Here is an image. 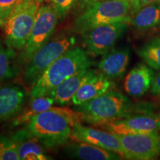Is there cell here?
<instances>
[{
	"label": "cell",
	"instance_id": "6da1fadb",
	"mask_svg": "<svg viewBox=\"0 0 160 160\" xmlns=\"http://www.w3.org/2000/svg\"><path fill=\"white\" fill-rule=\"evenodd\" d=\"M82 121V113L77 110L51 106L36 115L25 128L48 148L65 144L71 139L74 126Z\"/></svg>",
	"mask_w": 160,
	"mask_h": 160
},
{
	"label": "cell",
	"instance_id": "7a4b0ae2",
	"mask_svg": "<svg viewBox=\"0 0 160 160\" xmlns=\"http://www.w3.org/2000/svg\"><path fill=\"white\" fill-rule=\"evenodd\" d=\"M92 64L87 52L80 48H72L53 62L33 84L31 97L48 95L65 79L82 70L89 68Z\"/></svg>",
	"mask_w": 160,
	"mask_h": 160
},
{
	"label": "cell",
	"instance_id": "3957f363",
	"mask_svg": "<svg viewBox=\"0 0 160 160\" xmlns=\"http://www.w3.org/2000/svg\"><path fill=\"white\" fill-rule=\"evenodd\" d=\"M77 107L83 122L98 127L128 117L134 111L128 98L111 90Z\"/></svg>",
	"mask_w": 160,
	"mask_h": 160
},
{
	"label": "cell",
	"instance_id": "277c9868",
	"mask_svg": "<svg viewBox=\"0 0 160 160\" xmlns=\"http://www.w3.org/2000/svg\"><path fill=\"white\" fill-rule=\"evenodd\" d=\"M131 8L128 2L105 0L89 6L76 19L73 30L84 33L99 26L111 23L131 22Z\"/></svg>",
	"mask_w": 160,
	"mask_h": 160
},
{
	"label": "cell",
	"instance_id": "5b68a950",
	"mask_svg": "<svg viewBox=\"0 0 160 160\" xmlns=\"http://www.w3.org/2000/svg\"><path fill=\"white\" fill-rule=\"evenodd\" d=\"M40 3L37 0H18L4 22L5 44L11 49L22 50L27 43Z\"/></svg>",
	"mask_w": 160,
	"mask_h": 160
},
{
	"label": "cell",
	"instance_id": "8992f818",
	"mask_svg": "<svg viewBox=\"0 0 160 160\" xmlns=\"http://www.w3.org/2000/svg\"><path fill=\"white\" fill-rule=\"evenodd\" d=\"M59 17L53 5L40 6L27 43L19 57L20 64L28 65L33 55L49 41Z\"/></svg>",
	"mask_w": 160,
	"mask_h": 160
},
{
	"label": "cell",
	"instance_id": "52a82bcc",
	"mask_svg": "<svg viewBox=\"0 0 160 160\" xmlns=\"http://www.w3.org/2000/svg\"><path fill=\"white\" fill-rule=\"evenodd\" d=\"M75 42V38L68 35H59L48 42L28 63L24 73L25 81L33 85L53 62L72 48Z\"/></svg>",
	"mask_w": 160,
	"mask_h": 160
},
{
	"label": "cell",
	"instance_id": "ba28073f",
	"mask_svg": "<svg viewBox=\"0 0 160 160\" xmlns=\"http://www.w3.org/2000/svg\"><path fill=\"white\" fill-rule=\"evenodd\" d=\"M129 22H120L99 26L82 33L83 43L88 53L104 56L110 51L127 31Z\"/></svg>",
	"mask_w": 160,
	"mask_h": 160
},
{
	"label": "cell",
	"instance_id": "9c48e42d",
	"mask_svg": "<svg viewBox=\"0 0 160 160\" xmlns=\"http://www.w3.org/2000/svg\"><path fill=\"white\" fill-rule=\"evenodd\" d=\"M117 136L124 151L125 159L150 160L159 155V131Z\"/></svg>",
	"mask_w": 160,
	"mask_h": 160
},
{
	"label": "cell",
	"instance_id": "30bf717a",
	"mask_svg": "<svg viewBox=\"0 0 160 160\" xmlns=\"http://www.w3.org/2000/svg\"><path fill=\"white\" fill-rule=\"evenodd\" d=\"M159 115L141 113L129 115L99 127L117 135H131L147 133L159 131Z\"/></svg>",
	"mask_w": 160,
	"mask_h": 160
},
{
	"label": "cell",
	"instance_id": "8fae6325",
	"mask_svg": "<svg viewBox=\"0 0 160 160\" xmlns=\"http://www.w3.org/2000/svg\"><path fill=\"white\" fill-rule=\"evenodd\" d=\"M71 139L85 142L108 151L115 152L125 159L124 151L118 136L105 130H99L84 126L81 123L73 128Z\"/></svg>",
	"mask_w": 160,
	"mask_h": 160
},
{
	"label": "cell",
	"instance_id": "7c38bea8",
	"mask_svg": "<svg viewBox=\"0 0 160 160\" xmlns=\"http://www.w3.org/2000/svg\"><path fill=\"white\" fill-rule=\"evenodd\" d=\"M99 72L93 69L82 70L68 78L48 93L54 99L55 102L64 105L72 102V99L81 86L94 77Z\"/></svg>",
	"mask_w": 160,
	"mask_h": 160
},
{
	"label": "cell",
	"instance_id": "4fadbf2b",
	"mask_svg": "<svg viewBox=\"0 0 160 160\" xmlns=\"http://www.w3.org/2000/svg\"><path fill=\"white\" fill-rule=\"evenodd\" d=\"M12 138L17 144L20 160L51 159L46 153L45 145L25 127L16 132Z\"/></svg>",
	"mask_w": 160,
	"mask_h": 160
},
{
	"label": "cell",
	"instance_id": "5bb4252c",
	"mask_svg": "<svg viewBox=\"0 0 160 160\" xmlns=\"http://www.w3.org/2000/svg\"><path fill=\"white\" fill-rule=\"evenodd\" d=\"M155 73L147 64L139 63L125 77V91L133 97H140L151 90Z\"/></svg>",
	"mask_w": 160,
	"mask_h": 160
},
{
	"label": "cell",
	"instance_id": "9a60e30c",
	"mask_svg": "<svg viewBox=\"0 0 160 160\" xmlns=\"http://www.w3.org/2000/svg\"><path fill=\"white\" fill-rule=\"evenodd\" d=\"M131 59L129 48L111 50L104 55L98 64V68L110 79H119L125 73Z\"/></svg>",
	"mask_w": 160,
	"mask_h": 160
},
{
	"label": "cell",
	"instance_id": "2e32d148",
	"mask_svg": "<svg viewBox=\"0 0 160 160\" xmlns=\"http://www.w3.org/2000/svg\"><path fill=\"white\" fill-rule=\"evenodd\" d=\"M113 82L99 72L94 77L81 86L72 99V103L76 106L82 105L86 102L94 99L113 88Z\"/></svg>",
	"mask_w": 160,
	"mask_h": 160
},
{
	"label": "cell",
	"instance_id": "e0dca14e",
	"mask_svg": "<svg viewBox=\"0 0 160 160\" xmlns=\"http://www.w3.org/2000/svg\"><path fill=\"white\" fill-rule=\"evenodd\" d=\"M25 92L17 86L0 88V122L17 116L22 111Z\"/></svg>",
	"mask_w": 160,
	"mask_h": 160
},
{
	"label": "cell",
	"instance_id": "ac0fdd59",
	"mask_svg": "<svg viewBox=\"0 0 160 160\" xmlns=\"http://www.w3.org/2000/svg\"><path fill=\"white\" fill-rule=\"evenodd\" d=\"M68 151L72 157L84 160H117L123 159L115 152L108 151L102 148L85 142L75 141L70 144Z\"/></svg>",
	"mask_w": 160,
	"mask_h": 160
},
{
	"label": "cell",
	"instance_id": "d6986e66",
	"mask_svg": "<svg viewBox=\"0 0 160 160\" xmlns=\"http://www.w3.org/2000/svg\"><path fill=\"white\" fill-rule=\"evenodd\" d=\"M131 23L138 31H149L160 26V3L154 2L142 8L132 16Z\"/></svg>",
	"mask_w": 160,
	"mask_h": 160
},
{
	"label": "cell",
	"instance_id": "ffe728a7",
	"mask_svg": "<svg viewBox=\"0 0 160 160\" xmlns=\"http://www.w3.org/2000/svg\"><path fill=\"white\" fill-rule=\"evenodd\" d=\"M54 102V99L49 95L31 98L28 106L18 113L17 117L13 120L12 125L14 127L27 125L36 115L48 109Z\"/></svg>",
	"mask_w": 160,
	"mask_h": 160
},
{
	"label": "cell",
	"instance_id": "44dd1931",
	"mask_svg": "<svg viewBox=\"0 0 160 160\" xmlns=\"http://www.w3.org/2000/svg\"><path fill=\"white\" fill-rule=\"evenodd\" d=\"M139 57L151 68L160 71V37H153L137 50Z\"/></svg>",
	"mask_w": 160,
	"mask_h": 160
},
{
	"label": "cell",
	"instance_id": "7402d4cb",
	"mask_svg": "<svg viewBox=\"0 0 160 160\" xmlns=\"http://www.w3.org/2000/svg\"><path fill=\"white\" fill-rule=\"evenodd\" d=\"M13 49L5 48L0 42V85L7 78L13 75L11 60L15 56Z\"/></svg>",
	"mask_w": 160,
	"mask_h": 160
},
{
	"label": "cell",
	"instance_id": "603a6c76",
	"mask_svg": "<svg viewBox=\"0 0 160 160\" xmlns=\"http://www.w3.org/2000/svg\"><path fill=\"white\" fill-rule=\"evenodd\" d=\"M0 160H20L17 144L12 137L0 136Z\"/></svg>",
	"mask_w": 160,
	"mask_h": 160
},
{
	"label": "cell",
	"instance_id": "cb8c5ba5",
	"mask_svg": "<svg viewBox=\"0 0 160 160\" xmlns=\"http://www.w3.org/2000/svg\"><path fill=\"white\" fill-rule=\"evenodd\" d=\"M77 0H51L52 5L55 8L60 17L67 14Z\"/></svg>",
	"mask_w": 160,
	"mask_h": 160
},
{
	"label": "cell",
	"instance_id": "d4e9b609",
	"mask_svg": "<svg viewBox=\"0 0 160 160\" xmlns=\"http://www.w3.org/2000/svg\"><path fill=\"white\" fill-rule=\"evenodd\" d=\"M17 2L18 0H0V17L3 22L9 17Z\"/></svg>",
	"mask_w": 160,
	"mask_h": 160
},
{
	"label": "cell",
	"instance_id": "484cf974",
	"mask_svg": "<svg viewBox=\"0 0 160 160\" xmlns=\"http://www.w3.org/2000/svg\"><path fill=\"white\" fill-rule=\"evenodd\" d=\"M157 2L158 0H130L129 3L131 8V15L133 16L142 8Z\"/></svg>",
	"mask_w": 160,
	"mask_h": 160
},
{
	"label": "cell",
	"instance_id": "4316f807",
	"mask_svg": "<svg viewBox=\"0 0 160 160\" xmlns=\"http://www.w3.org/2000/svg\"><path fill=\"white\" fill-rule=\"evenodd\" d=\"M150 91L152 94L160 97V71L155 74Z\"/></svg>",
	"mask_w": 160,
	"mask_h": 160
},
{
	"label": "cell",
	"instance_id": "83f0119b",
	"mask_svg": "<svg viewBox=\"0 0 160 160\" xmlns=\"http://www.w3.org/2000/svg\"><path fill=\"white\" fill-rule=\"evenodd\" d=\"M82 1H83L84 5H85V6H87V8H88V7H89V6L94 5V4H96V3L101 2L105 1V0H82Z\"/></svg>",
	"mask_w": 160,
	"mask_h": 160
},
{
	"label": "cell",
	"instance_id": "f1b7e54d",
	"mask_svg": "<svg viewBox=\"0 0 160 160\" xmlns=\"http://www.w3.org/2000/svg\"><path fill=\"white\" fill-rule=\"evenodd\" d=\"M4 24V22H3V21H2V18H1V17H0V26H2Z\"/></svg>",
	"mask_w": 160,
	"mask_h": 160
},
{
	"label": "cell",
	"instance_id": "f546056e",
	"mask_svg": "<svg viewBox=\"0 0 160 160\" xmlns=\"http://www.w3.org/2000/svg\"><path fill=\"white\" fill-rule=\"evenodd\" d=\"M159 131H160V114H159Z\"/></svg>",
	"mask_w": 160,
	"mask_h": 160
},
{
	"label": "cell",
	"instance_id": "4dcf8cb0",
	"mask_svg": "<svg viewBox=\"0 0 160 160\" xmlns=\"http://www.w3.org/2000/svg\"><path fill=\"white\" fill-rule=\"evenodd\" d=\"M37 1H38V2H39V3H41V2H43V1H45V0H37Z\"/></svg>",
	"mask_w": 160,
	"mask_h": 160
},
{
	"label": "cell",
	"instance_id": "1f68e13d",
	"mask_svg": "<svg viewBox=\"0 0 160 160\" xmlns=\"http://www.w3.org/2000/svg\"><path fill=\"white\" fill-rule=\"evenodd\" d=\"M119 1H124V2H130V0H119Z\"/></svg>",
	"mask_w": 160,
	"mask_h": 160
},
{
	"label": "cell",
	"instance_id": "d6a6232c",
	"mask_svg": "<svg viewBox=\"0 0 160 160\" xmlns=\"http://www.w3.org/2000/svg\"><path fill=\"white\" fill-rule=\"evenodd\" d=\"M159 2V3H160V0H158V2Z\"/></svg>",
	"mask_w": 160,
	"mask_h": 160
}]
</instances>
